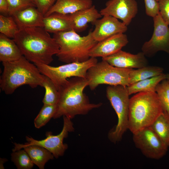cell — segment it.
I'll return each mask as SVG.
<instances>
[{
    "label": "cell",
    "instance_id": "cell-1",
    "mask_svg": "<svg viewBox=\"0 0 169 169\" xmlns=\"http://www.w3.org/2000/svg\"><path fill=\"white\" fill-rule=\"evenodd\" d=\"M13 39L23 56L34 64L49 65L59 51L56 40L44 27L19 29Z\"/></svg>",
    "mask_w": 169,
    "mask_h": 169
},
{
    "label": "cell",
    "instance_id": "cell-2",
    "mask_svg": "<svg viewBox=\"0 0 169 169\" xmlns=\"http://www.w3.org/2000/svg\"><path fill=\"white\" fill-rule=\"evenodd\" d=\"M88 85L86 78L74 77L68 79L58 90L59 99L53 118L65 116L71 119L77 115H86L92 110L100 107L102 103H91L84 93Z\"/></svg>",
    "mask_w": 169,
    "mask_h": 169
},
{
    "label": "cell",
    "instance_id": "cell-3",
    "mask_svg": "<svg viewBox=\"0 0 169 169\" xmlns=\"http://www.w3.org/2000/svg\"><path fill=\"white\" fill-rule=\"evenodd\" d=\"M24 56L13 61L2 63L3 67L0 79V87L6 95H10L21 86L28 85L34 88L42 87L44 75Z\"/></svg>",
    "mask_w": 169,
    "mask_h": 169
},
{
    "label": "cell",
    "instance_id": "cell-4",
    "mask_svg": "<svg viewBox=\"0 0 169 169\" xmlns=\"http://www.w3.org/2000/svg\"><path fill=\"white\" fill-rule=\"evenodd\" d=\"M163 111L156 92L136 93L130 99L128 130L134 134L150 126Z\"/></svg>",
    "mask_w": 169,
    "mask_h": 169
},
{
    "label": "cell",
    "instance_id": "cell-5",
    "mask_svg": "<svg viewBox=\"0 0 169 169\" xmlns=\"http://www.w3.org/2000/svg\"><path fill=\"white\" fill-rule=\"evenodd\" d=\"M53 37L59 47L56 56L59 61L66 63L87 60L90 50L98 42L93 38L92 31L82 36L72 29L54 33Z\"/></svg>",
    "mask_w": 169,
    "mask_h": 169
},
{
    "label": "cell",
    "instance_id": "cell-6",
    "mask_svg": "<svg viewBox=\"0 0 169 169\" xmlns=\"http://www.w3.org/2000/svg\"><path fill=\"white\" fill-rule=\"evenodd\" d=\"M127 86L109 85L106 89V96L115 110L118 118L117 125L108 134L109 140L114 143L120 141L128 130L130 99Z\"/></svg>",
    "mask_w": 169,
    "mask_h": 169
},
{
    "label": "cell",
    "instance_id": "cell-7",
    "mask_svg": "<svg viewBox=\"0 0 169 169\" xmlns=\"http://www.w3.org/2000/svg\"><path fill=\"white\" fill-rule=\"evenodd\" d=\"M132 69L118 68L102 60L87 71L86 79L88 81V86L92 90L103 84L128 87L129 85V74Z\"/></svg>",
    "mask_w": 169,
    "mask_h": 169
},
{
    "label": "cell",
    "instance_id": "cell-8",
    "mask_svg": "<svg viewBox=\"0 0 169 169\" xmlns=\"http://www.w3.org/2000/svg\"><path fill=\"white\" fill-rule=\"evenodd\" d=\"M96 58L90 57L83 62H74L58 66H52L42 64H34L40 72L50 78L58 90L70 77L86 78L88 70L97 62Z\"/></svg>",
    "mask_w": 169,
    "mask_h": 169
},
{
    "label": "cell",
    "instance_id": "cell-9",
    "mask_svg": "<svg viewBox=\"0 0 169 169\" xmlns=\"http://www.w3.org/2000/svg\"><path fill=\"white\" fill-rule=\"evenodd\" d=\"M63 126L61 132L58 135H54L51 132L46 133V138L42 140H37L33 138L26 136L27 142L24 144L14 143L13 151L22 149L24 147L37 145L43 147L50 151L55 158L63 156L68 148V145L63 143L64 138H66L69 132L73 131L74 128L71 119L63 116Z\"/></svg>",
    "mask_w": 169,
    "mask_h": 169
},
{
    "label": "cell",
    "instance_id": "cell-10",
    "mask_svg": "<svg viewBox=\"0 0 169 169\" xmlns=\"http://www.w3.org/2000/svg\"><path fill=\"white\" fill-rule=\"evenodd\" d=\"M133 135L135 146L147 158L159 160L166 153L168 147L163 143L151 126Z\"/></svg>",
    "mask_w": 169,
    "mask_h": 169
},
{
    "label": "cell",
    "instance_id": "cell-11",
    "mask_svg": "<svg viewBox=\"0 0 169 169\" xmlns=\"http://www.w3.org/2000/svg\"><path fill=\"white\" fill-rule=\"evenodd\" d=\"M154 29L152 36L141 48L145 55L151 57L163 51L169 54V27L159 13L153 18Z\"/></svg>",
    "mask_w": 169,
    "mask_h": 169
},
{
    "label": "cell",
    "instance_id": "cell-12",
    "mask_svg": "<svg viewBox=\"0 0 169 169\" xmlns=\"http://www.w3.org/2000/svg\"><path fill=\"white\" fill-rule=\"evenodd\" d=\"M138 11L137 3L135 0H109L100 12L102 16L109 15L120 19L127 26Z\"/></svg>",
    "mask_w": 169,
    "mask_h": 169
},
{
    "label": "cell",
    "instance_id": "cell-13",
    "mask_svg": "<svg viewBox=\"0 0 169 169\" xmlns=\"http://www.w3.org/2000/svg\"><path fill=\"white\" fill-rule=\"evenodd\" d=\"M95 26L92 31L93 38L99 42L119 33H124L127 30V27L118 19L109 15H104L96 20L92 24Z\"/></svg>",
    "mask_w": 169,
    "mask_h": 169
},
{
    "label": "cell",
    "instance_id": "cell-14",
    "mask_svg": "<svg viewBox=\"0 0 169 169\" xmlns=\"http://www.w3.org/2000/svg\"><path fill=\"white\" fill-rule=\"evenodd\" d=\"M129 42L124 33L115 34L98 42L90 50V57L103 58L113 54L121 50Z\"/></svg>",
    "mask_w": 169,
    "mask_h": 169
},
{
    "label": "cell",
    "instance_id": "cell-15",
    "mask_svg": "<svg viewBox=\"0 0 169 169\" xmlns=\"http://www.w3.org/2000/svg\"><path fill=\"white\" fill-rule=\"evenodd\" d=\"M146 56L142 52L133 54L121 50L102 59L112 65L118 68L138 69L147 65L148 62Z\"/></svg>",
    "mask_w": 169,
    "mask_h": 169
},
{
    "label": "cell",
    "instance_id": "cell-16",
    "mask_svg": "<svg viewBox=\"0 0 169 169\" xmlns=\"http://www.w3.org/2000/svg\"><path fill=\"white\" fill-rule=\"evenodd\" d=\"M12 16L19 29L44 27V16L34 6L26 8L15 13Z\"/></svg>",
    "mask_w": 169,
    "mask_h": 169
},
{
    "label": "cell",
    "instance_id": "cell-17",
    "mask_svg": "<svg viewBox=\"0 0 169 169\" xmlns=\"http://www.w3.org/2000/svg\"><path fill=\"white\" fill-rule=\"evenodd\" d=\"M69 15L73 29L77 33L84 31L88 26L89 23L92 24L96 20L102 16L94 5L88 8Z\"/></svg>",
    "mask_w": 169,
    "mask_h": 169
},
{
    "label": "cell",
    "instance_id": "cell-18",
    "mask_svg": "<svg viewBox=\"0 0 169 169\" xmlns=\"http://www.w3.org/2000/svg\"><path fill=\"white\" fill-rule=\"evenodd\" d=\"M93 5L92 0H56L44 17L54 13L69 14L88 8Z\"/></svg>",
    "mask_w": 169,
    "mask_h": 169
},
{
    "label": "cell",
    "instance_id": "cell-19",
    "mask_svg": "<svg viewBox=\"0 0 169 169\" xmlns=\"http://www.w3.org/2000/svg\"><path fill=\"white\" fill-rule=\"evenodd\" d=\"M44 28L49 33H53L73 29L69 14L54 13L44 17Z\"/></svg>",
    "mask_w": 169,
    "mask_h": 169
},
{
    "label": "cell",
    "instance_id": "cell-20",
    "mask_svg": "<svg viewBox=\"0 0 169 169\" xmlns=\"http://www.w3.org/2000/svg\"><path fill=\"white\" fill-rule=\"evenodd\" d=\"M23 56L14 40L0 34V61L9 62L18 60Z\"/></svg>",
    "mask_w": 169,
    "mask_h": 169
},
{
    "label": "cell",
    "instance_id": "cell-21",
    "mask_svg": "<svg viewBox=\"0 0 169 169\" xmlns=\"http://www.w3.org/2000/svg\"><path fill=\"white\" fill-rule=\"evenodd\" d=\"M31 160L40 169H44L45 163L54 157L53 154L46 148L37 145L24 147Z\"/></svg>",
    "mask_w": 169,
    "mask_h": 169
},
{
    "label": "cell",
    "instance_id": "cell-22",
    "mask_svg": "<svg viewBox=\"0 0 169 169\" xmlns=\"http://www.w3.org/2000/svg\"><path fill=\"white\" fill-rule=\"evenodd\" d=\"M166 79V74L164 73L159 75L141 80L127 87L129 95L141 92H156L157 85Z\"/></svg>",
    "mask_w": 169,
    "mask_h": 169
},
{
    "label": "cell",
    "instance_id": "cell-23",
    "mask_svg": "<svg viewBox=\"0 0 169 169\" xmlns=\"http://www.w3.org/2000/svg\"><path fill=\"white\" fill-rule=\"evenodd\" d=\"M164 69L161 67L146 66L138 68L132 69L129 77V85L139 81L157 76L163 74Z\"/></svg>",
    "mask_w": 169,
    "mask_h": 169
},
{
    "label": "cell",
    "instance_id": "cell-24",
    "mask_svg": "<svg viewBox=\"0 0 169 169\" xmlns=\"http://www.w3.org/2000/svg\"><path fill=\"white\" fill-rule=\"evenodd\" d=\"M163 143L169 147V115L165 111L150 126Z\"/></svg>",
    "mask_w": 169,
    "mask_h": 169
},
{
    "label": "cell",
    "instance_id": "cell-25",
    "mask_svg": "<svg viewBox=\"0 0 169 169\" xmlns=\"http://www.w3.org/2000/svg\"><path fill=\"white\" fill-rule=\"evenodd\" d=\"M42 87L45 89V95L43 100L44 104L57 105L59 97V91L52 80L45 75Z\"/></svg>",
    "mask_w": 169,
    "mask_h": 169
},
{
    "label": "cell",
    "instance_id": "cell-26",
    "mask_svg": "<svg viewBox=\"0 0 169 169\" xmlns=\"http://www.w3.org/2000/svg\"><path fill=\"white\" fill-rule=\"evenodd\" d=\"M18 26L12 16L0 14V32L13 39L19 30Z\"/></svg>",
    "mask_w": 169,
    "mask_h": 169
},
{
    "label": "cell",
    "instance_id": "cell-27",
    "mask_svg": "<svg viewBox=\"0 0 169 169\" xmlns=\"http://www.w3.org/2000/svg\"><path fill=\"white\" fill-rule=\"evenodd\" d=\"M57 109V105L44 104L39 113L35 119L34 124L38 129L45 125L53 118Z\"/></svg>",
    "mask_w": 169,
    "mask_h": 169
},
{
    "label": "cell",
    "instance_id": "cell-28",
    "mask_svg": "<svg viewBox=\"0 0 169 169\" xmlns=\"http://www.w3.org/2000/svg\"><path fill=\"white\" fill-rule=\"evenodd\" d=\"M11 156L12 161L18 169H31L33 166V163L24 149L13 151Z\"/></svg>",
    "mask_w": 169,
    "mask_h": 169
},
{
    "label": "cell",
    "instance_id": "cell-29",
    "mask_svg": "<svg viewBox=\"0 0 169 169\" xmlns=\"http://www.w3.org/2000/svg\"><path fill=\"white\" fill-rule=\"evenodd\" d=\"M163 111L169 115V84L166 79L162 80L156 89Z\"/></svg>",
    "mask_w": 169,
    "mask_h": 169
},
{
    "label": "cell",
    "instance_id": "cell-30",
    "mask_svg": "<svg viewBox=\"0 0 169 169\" xmlns=\"http://www.w3.org/2000/svg\"><path fill=\"white\" fill-rule=\"evenodd\" d=\"M8 3V15L12 16L15 13L31 6L35 7L34 4L25 2L22 0H7Z\"/></svg>",
    "mask_w": 169,
    "mask_h": 169
},
{
    "label": "cell",
    "instance_id": "cell-31",
    "mask_svg": "<svg viewBox=\"0 0 169 169\" xmlns=\"http://www.w3.org/2000/svg\"><path fill=\"white\" fill-rule=\"evenodd\" d=\"M56 1V0H32V3L44 16Z\"/></svg>",
    "mask_w": 169,
    "mask_h": 169
},
{
    "label": "cell",
    "instance_id": "cell-32",
    "mask_svg": "<svg viewBox=\"0 0 169 169\" xmlns=\"http://www.w3.org/2000/svg\"><path fill=\"white\" fill-rule=\"evenodd\" d=\"M144 0L147 15L153 18L159 13L158 3L156 0Z\"/></svg>",
    "mask_w": 169,
    "mask_h": 169
},
{
    "label": "cell",
    "instance_id": "cell-33",
    "mask_svg": "<svg viewBox=\"0 0 169 169\" xmlns=\"http://www.w3.org/2000/svg\"><path fill=\"white\" fill-rule=\"evenodd\" d=\"M158 2L159 13L169 25V0H156Z\"/></svg>",
    "mask_w": 169,
    "mask_h": 169
},
{
    "label": "cell",
    "instance_id": "cell-34",
    "mask_svg": "<svg viewBox=\"0 0 169 169\" xmlns=\"http://www.w3.org/2000/svg\"><path fill=\"white\" fill-rule=\"evenodd\" d=\"M8 6L7 0H0V12L1 14L5 16L8 15Z\"/></svg>",
    "mask_w": 169,
    "mask_h": 169
},
{
    "label": "cell",
    "instance_id": "cell-35",
    "mask_svg": "<svg viewBox=\"0 0 169 169\" xmlns=\"http://www.w3.org/2000/svg\"><path fill=\"white\" fill-rule=\"evenodd\" d=\"M7 160L5 158H0V169H4L3 164Z\"/></svg>",
    "mask_w": 169,
    "mask_h": 169
},
{
    "label": "cell",
    "instance_id": "cell-36",
    "mask_svg": "<svg viewBox=\"0 0 169 169\" xmlns=\"http://www.w3.org/2000/svg\"><path fill=\"white\" fill-rule=\"evenodd\" d=\"M166 79L167 80L169 84V73L166 74Z\"/></svg>",
    "mask_w": 169,
    "mask_h": 169
},
{
    "label": "cell",
    "instance_id": "cell-37",
    "mask_svg": "<svg viewBox=\"0 0 169 169\" xmlns=\"http://www.w3.org/2000/svg\"><path fill=\"white\" fill-rule=\"evenodd\" d=\"M22 0L23 1L27 3H31L33 4L32 2V0Z\"/></svg>",
    "mask_w": 169,
    "mask_h": 169
}]
</instances>
